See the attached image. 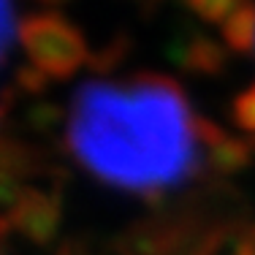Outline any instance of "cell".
Returning <instances> with one entry per match:
<instances>
[{
    "label": "cell",
    "mask_w": 255,
    "mask_h": 255,
    "mask_svg": "<svg viewBox=\"0 0 255 255\" xmlns=\"http://www.w3.org/2000/svg\"><path fill=\"white\" fill-rule=\"evenodd\" d=\"M217 125L193 112L179 82L163 74L93 79L76 90L65 144L90 177L133 196H160L212 166Z\"/></svg>",
    "instance_id": "cell-1"
},
{
    "label": "cell",
    "mask_w": 255,
    "mask_h": 255,
    "mask_svg": "<svg viewBox=\"0 0 255 255\" xmlns=\"http://www.w3.org/2000/svg\"><path fill=\"white\" fill-rule=\"evenodd\" d=\"M16 38L30 68L46 82L71 79L76 71H82V65L90 57V46L82 30L54 11L25 16L19 22Z\"/></svg>",
    "instance_id": "cell-2"
},
{
    "label": "cell",
    "mask_w": 255,
    "mask_h": 255,
    "mask_svg": "<svg viewBox=\"0 0 255 255\" xmlns=\"http://www.w3.org/2000/svg\"><path fill=\"white\" fill-rule=\"evenodd\" d=\"M60 217H63V209L54 193L38 190V187H22L19 196L5 206L0 223L35 245H49L60 231Z\"/></svg>",
    "instance_id": "cell-3"
},
{
    "label": "cell",
    "mask_w": 255,
    "mask_h": 255,
    "mask_svg": "<svg viewBox=\"0 0 255 255\" xmlns=\"http://www.w3.org/2000/svg\"><path fill=\"white\" fill-rule=\"evenodd\" d=\"M223 38H226L228 49L234 52H253L255 49V3L247 0L234 11V16L223 25Z\"/></svg>",
    "instance_id": "cell-4"
},
{
    "label": "cell",
    "mask_w": 255,
    "mask_h": 255,
    "mask_svg": "<svg viewBox=\"0 0 255 255\" xmlns=\"http://www.w3.org/2000/svg\"><path fill=\"white\" fill-rule=\"evenodd\" d=\"M242 3H247V0H187L190 11L198 19L209 22V25H220V27L234 16V11Z\"/></svg>",
    "instance_id": "cell-5"
},
{
    "label": "cell",
    "mask_w": 255,
    "mask_h": 255,
    "mask_svg": "<svg viewBox=\"0 0 255 255\" xmlns=\"http://www.w3.org/2000/svg\"><path fill=\"white\" fill-rule=\"evenodd\" d=\"M231 117L236 128L247 136H255V84L245 87L231 103Z\"/></svg>",
    "instance_id": "cell-6"
},
{
    "label": "cell",
    "mask_w": 255,
    "mask_h": 255,
    "mask_svg": "<svg viewBox=\"0 0 255 255\" xmlns=\"http://www.w3.org/2000/svg\"><path fill=\"white\" fill-rule=\"evenodd\" d=\"M14 35H19V22H16V14H14V3L11 0H0V65L8 57Z\"/></svg>",
    "instance_id": "cell-7"
},
{
    "label": "cell",
    "mask_w": 255,
    "mask_h": 255,
    "mask_svg": "<svg viewBox=\"0 0 255 255\" xmlns=\"http://www.w3.org/2000/svg\"><path fill=\"white\" fill-rule=\"evenodd\" d=\"M57 255H90L87 250H84L82 245H76V242H71V245H63L60 247V253Z\"/></svg>",
    "instance_id": "cell-8"
},
{
    "label": "cell",
    "mask_w": 255,
    "mask_h": 255,
    "mask_svg": "<svg viewBox=\"0 0 255 255\" xmlns=\"http://www.w3.org/2000/svg\"><path fill=\"white\" fill-rule=\"evenodd\" d=\"M38 3H44V5H63V3H68V0H38Z\"/></svg>",
    "instance_id": "cell-9"
}]
</instances>
